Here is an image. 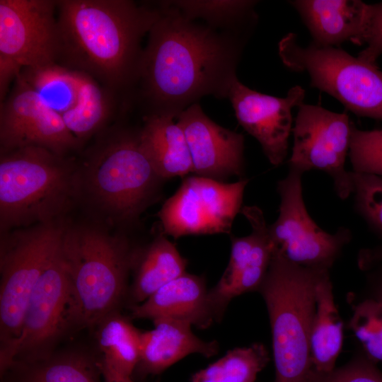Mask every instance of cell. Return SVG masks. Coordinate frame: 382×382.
Here are the masks:
<instances>
[{"instance_id":"4316f807","label":"cell","mask_w":382,"mask_h":382,"mask_svg":"<svg viewBox=\"0 0 382 382\" xmlns=\"http://www.w3.org/2000/svg\"><path fill=\"white\" fill-rule=\"evenodd\" d=\"M187 18L202 19L218 30L249 38L258 16L257 1L252 0H183L169 1Z\"/></svg>"},{"instance_id":"e0dca14e","label":"cell","mask_w":382,"mask_h":382,"mask_svg":"<svg viewBox=\"0 0 382 382\" xmlns=\"http://www.w3.org/2000/svg\"><path fill=\"white\" fill-rule=\"evenodd\" d=\"M189 147L192 173L222 181L245 175L244 136L212 121L198 103L176 118Z\"/></svg>"},{"instance_id":"7402d4cb","label":"cell","mask_w":382,"mask_h":382,"mask_svg":"<svg viewBox=\"0 0 382 382\" xmlns=\"http://www.w3.org/2000/svg\"><path fill=\"white\" fill-rule=\"evenodd\" d=\"M187 262L165 234L144 248H137L129 287L131 306L139 304L160 288L186 273Z\"/></svg>"},{"instance_id":"7c38bea8","label":"cell","mask_w":382,"mask_h":382,"mask_svg":"<svg viewBox=\"0 0 382 382\" xmlns=\"http://www.w3.org/2000/svg\"><path fill=\"white\" fill-rule=\"evenodd\" d=\"M352 125L345 112L337 113L318 105L302 103L292 129L289 169L303 174L311 170L325 172L332 180L337 197L347 199L353 190L350 172L345 169Z\"/></svg>"},{"instance_id":"44dd1931","label":"cell","mask_w":382,"mask_h":382,"mask_svg":"<svg viewBox=\"0 0 382 382\" xmlns=\"http://www.w3.org/2000/svg\"><path fill=\"white\" fill-rule=\"evenodd\" d=\"M175 117L147 115L139 129L141 146L155 171L164 180L192 173L185 134Z\"/></svg>"},{"instance_id":"277c9868","label":"cell","mask_w":382,"mask_h":382,"mask_svg":"<svg viewBox=\"0 0 382 382\" xmlns=\"http://www.w3.org/2000/svg\"><path fill=\"white\" fill-rule=\"evenodd\" d=\"M93 221L67 220L60 253L70 281L74 326L96 327L118 312L129 291L134 254L127 236Z\"/></svg>"},{"instance_id":"ac0fdd59","label":"cell","mask_w":382,"mask_h":382,"mask_svg":"<svg viewBox=\"0 0 382 382\" xmlns=\"http://www.w3.org/2000/svg\"><path fill=\"white\" fill-rule=\"evenodd\" d=\"M288 3L302 19L312 42L318 45L338 47L345 42L367 45L371 40L374 4L360 0H292Z\"/></svg>"},{"instance_id":"9a60e30c","label":"cell","mask_w":382,"mask_h":382,"mask_svg":"<svg viewBox=\"0 0 382 382\" xmlns=\"http://www.w3.org/2000/svg\"><path fill=\"white\" fill-rule=\"evenodd\" d=\"M305 90L291 88L284 98L250 89L236 78L231 83L228 98L236 119L243 129L260 144L271 164L279 166L285 161L289 139L292 132L291 110L303 103Z\"/></svg>"},{"instance_id":"30bf717a","label":"cell","mask_w":382,"mask_h":382,"mask_svg":"<svg viewBox=\"0 0 382 382\" xmlns=\"http://www.w3.org/2000/svg\"><path fill=\"white\" fill-rule=\"evenodd\" d=\"M302 175L289 169L286 176L277 182L279 216L268 226L274 253L302 267L330 271L352 233L345 227L330 233L313 221L303 198Z\"/></svg>"},{"instance_id":"484cf974","label":"cell","mask_w":382,"mask_h":382,"mask_svg":"<svg viewBox=\"0 0 382 382\" xmlns=\"http://www.w3.org/2000/svg\"><path fill=\"white\" fill-rule=\"evenodd\" d=\"M117 97L93 77L81 72L77 103L61 117L71 133L84 143L108 127L115 112Z\"/></svg>"},{"instance_id":"4fadbf2b","label":"cell","mask_w":382,"mask_h":382,"mask_svg":"<svg viewBox=\"0 0 382 382\" xmlns=\"http://www.w3.org/2000/svg\"><path fill=\"white\" fill-rule=\"evenodd\" d=\"M73 326L71 284L59 245L29 297L13 364L50 356Z\"/></svg>"},{"instance_id":"d590c367","label":"cell","mask_w":382,"mask_h":382,"mask_svg":"<svg viewBox=\"0 0 382 382\" xmlns=\"http://www.w3.org/2000/svg\"><path fill=\"white\" fill-rule=\"evenodd\" d=\"M369 271L368 282L371 292L369 296L382 303V265H378Z\"/></svg>"},{"instance_id":"d4e9b609","label":"cell","mask_w":382,"mask_h":382,"mask_svg":"<svg viewBox=\"0 0 382 382\" xmlns=\"http://www.w3.org/2000/svg\"><path fill=\"white\" fill-rule=\"evenodd\" d=\"M343 328L328 272L318 282L316 290V311L310 335L311 361L314 371L326 374L335 369L343 343Z\"/></svg>"},{"instance_id":"d6a6232c","label":"cell","mask_w":382,"mask_h":382,"mask_svg":"<svg viewBox=\"0 0 382 382\" xmlns=\"http://www.w3.org/2000/svg\"><path fill=\"white\" fill-rule=\"evenodd\" d=\"M308 382H382V372L362 353L329 373L312 370Z\"/></svg>"},{"instance_id":"5bb4252c","label":"cell","mask_w":382,"mask_h":382,"mask_svg":"<svg viewBox=\"0 0 382 382\" xmlns=\"http://www.w3.org/2000/svg\"><path fill=\"white\" fill-rule=\"evenodd\" d=\"M83 144L68 129L62 117L49 108L18 76L1 103V151L34 145L67 156Z\"/></svg>"},{"instance_id":"f546056e","label":"cell","mask_w":382,"mask_h":382,"mask_svg":"<svg viewBox=\"0 0 382 382\" xmlns=\"http://www.w3.org/2000/svg\"><path fill=\"white\" fill-rule=\"evenodd\" d=\"M352 316L349 328L361 345L363 354L372 362H382V303L369 296L352 298Z\"/></svg>"},{"instance_id":"3957f363","label":"cell","mask_w":382,"mask_h":382,"mask_svg":"<svg viewBox=\"0 0 382 382\" xmlns=\"http://www.w3.org/2000/svg\"><path fill=\"white\" fill-rule=\"evenodd\" d=\"M139 129L105 127L78 161L79 202L108 228L134 224L163 180L141 146Z\"/></svg>"},{"instance_id":"e575fe53","label":"cell","mask_w":382,"mask_h":382,"mask_svg":"<svg viewBox=\"0 0 382 382\" xmlns=\"http://www.w3.org/2000/svg\"><path fill=\"white\" fill-rule=\"evenodd\" d=\"M382 265V245L363 248L357 256V265L361 270L369 271L371 269Z\"/></svg>"},{"instance_id":"f1b7e54d","label":"cell","mask_w":382,"mask_h":382,"mask_svg":"<svg viewBox=\"0 0 382 382\" xmlns=\"http://www.w3.org/2000/svg\"><path fill=\"white\" fill-rule=\"evenodd\" d=\"M269 361L267 349L260 342L236 347L196 372L190 382H255Z\"/></svg>"},{"instance_id":"8992f818","label":"cell","mask_w":382,"mask_h":382,"mask_svg":"<svg viewBox=\"0 0 382 382\" xmlns=\"http://www.w3.org/2000/svg\"><path fill=\"white\" fill-rule=\"evenodd\" d=\"M328 272L298 265L274 253L257 291L265 303L271 328L272 382L309 381L313 370L310 335L316 290Z\"/></svg>"},{"instance_id":"8fae6325","label":"cell","mask_w":382,"mask_h":382,"mask_svg":"<svg viewBox=\"0 0 382 382\" xmlns=\"http://www.w3.org/2000/svg\"><path fill=\"white\" fill-rule=\"evenodd\" d=\"M246 178L226 183L199 175L185 178L158 213L163 233L178 238L188 235L231 233L243 207Z\"/></svg>"},{"instance_id":"836d02e7","label":"cell","mask_w":382,"mask_h":382,"mask_svg":"<svg viewBox=\"0 0 382 382\" xmlns=\"http://www.w3.org/2000/svg\"><path fill=\"white\" fill-rule=\"evenodd\" d=\"M374 14L371 40L357 57L366 62L376 64L382 54V2L374 4Z\"/></svg>"},{"instance_id":"5b68a950","label":"cell","mask_w":382,"mask_h":382,"mask_svg":"<svg viewBox=\"0 0 382 382\" xmlns=\"http://www.w3.org/2000/svg\"><path fill=\"white\" fill-rule=\"evenodd\" d=\"M0 152L1 234L66 219L79 202L78 161L34 145Z\"/></svg>"},{"instance_id":"52a82bcc","label":"cell","mask_w":382,"mask_h":382,"mask_svg":"<svg viewBox=\"0 0 382 382\" xmlns=\"http://www.w3.org/2000/svg\"><path fill=\"white\" fill-rule=\"evenodd\" d=\"M67 219L1 234L0 372L12 365L30 294L58 250Z\"/></svg>"},{"instance_id":"83f0119b","label":"cell","mask_w":382,"mask_h":382,"mask_svg":"<svg viewBox=\"0 0 382 382\" xmlns=\"http://www.w3.org/2000/svg\"><path fill=\"white\" fill-rule=\"evenodd\" d=\"M40 100L60 116L77 103L81 72L52 64L24 68L18 75Z\"/></svg>"},{"instance_id":"cb8c5ba5","label":"cell","mask_w":382,"mask_h":382,"mask_svg":"<svg viewBox=\"0 0 382 382\" xmlns=\"http://www.w3.org/2000/svg\"><path fill=\"white\" fill-rule=\"evenodd\" d=\"M1 378L3 382H104L99 358L81 350L14 363Z\"/></svg>"},{"instance_id":"603a6c76","label":"cell","mask_w":382,"mask_h":382,"mask_svg":"<svg viewBox=\"0 0 382 382\" xmlns=\"http://www.w3.org/2000/svg\"><path fill=\"white\" fill-rule=\"evenodd\" d=\"M96 327L104 382L132 378L140 359L141 332L119 311Z\"/></svg>"},{"instance_id":"8d00e7d4","label":"cell","mask_w":382,"mask_h":382,"mask_svg":"<svg viewBox=\"0 0 382 382\" xmlns=\"http://www.w3.org/2000/svg\"><path fill=\"white\" fill-rule=\"evenodd\" d=\"M117 382H134L133 378H127V379H124V380H122V381H119Z\"/></svg>"},{"instance_id":"1f68e13d","label":"cell","mask_w":382,"mask_h":382,"mask_svg":"<svg viewBox=\"0 0 382 382\" xmlns=\"http://www.w3.org/2000/svg\"><path fill=\"white\" fill-rule=\"evenodd\" d=\"M348 156L352 171L382 177V129L361 130L352 122Z\"/></svg>"},{"instance_id":"ba28073f","label":"cell","mask_w":382,"mask_h":382,"mask_svg":"<svg viewBox=\"0 0 382 382\" xmlns=\"http://www.w3.org/2000/svg\"><path fill=\"white\" fill-rule=\"evenodd\" d=\"M283 64L295 72H306L311 87L334 97L359 117L382 120V70L337 47L307 46L297 42L295 33L278 44Z\"/></svg>"},{"instance_id":"6da1fadb","label":"cell","mask_w":382,"mask_h":382,"mask_svg":"<svg viewBox=\"0 0 382 382\" xmlns=\"http://www.w3.org/2000/svg\"><path fill=\"white\" fill-rule=\"evenodd\" d=\"M159 6L131 103L139 102L144 116L176 119L204 96L228 98L248 39L190 20L169 1Z\"/></svg>"},{"instance_id":"2e32d148","label":"cell","mask_w":382,"mask_h":382,"mask_svg":"<svg viewBox=\"0 0 382 382\" xmlns=\"http://www.w3.org/2000/svg\"><path fill=\"white\" fill-rule=\"evenodd\" d=\"M241 212L250 223L252 231L243 237L231 236L227 267L217 284L209 289L217 322L221 320L233 299L258 291L274 254L269 225L262 211L256 206H244Z\"/></svg>"},{"instance_id":"9c48e42d","label":"cell","mask_w":382,"mask_h":382,"mask_svg":"<svg viewBox=\"0 0 382 382\" xmlns=\"http://www.w3.org/2000/svg\"><path fill=\"white\" fill-rule=\"evenodd\" d=\"M57 0H0V100L27 67L58 64Z\"/></svg>"},{"instance_id":"4dcf8cb0","label":"cell","mask_w":382,"mask_h":382,"mask_svg":"<svg viewBox=\"0 0 382 382\" xmlns=\"http://www.w3.org/2000/svg\"><path fill=\"white\" fill-rule=\"evenodd\" d=\"M354 208L369 228L382 238V177L350 171Z\"/></svg>"},{"instance_id":"ffe728a7","label":"cell","mask_w":382,"mask_h":382,"mask_svg":"<svg viewBox=\"0 0 382 382\" xmlns=\"http://www.w3.org/2000/svg\"><path fill=\"white\" fill-rule=\"evenodd\" d=\"M154 329L141 332L140 359L133 379L161 374L189 354L211 357L219 352L216 341L198 337L190 323L161 319L154 321Z\"/></svg>"},{"instance_id":"d6986e66","label":"cell","mask_w":382,"mask_h":382,"mask_svg":"<svg viewBox=\"0 0 382 382\" xmlns=\"http://www.w3.org/2000/svg\"><path fill=\"white\" fill-rule=\"evenodd\" d=\"M132 318L171 319L199 329L217 322L203 277L185 273L166 284L144 302L132 306Z\"/></svg>"},{"instance_id":"7a4b0ae2","label":"cell","mask_w":382,"mask_h":382,"mask_svg":"<svg viewBox=\"0 0 382 382\" xmlns=\"http://www.w3.org/2000/svg\"><path fill=\"white\" fill-rule=\"evenodd\" d=\"M159 13V3L57 0L58 64L89 75L129 101L139 76L142 39Z\"/></svg>"}]
</instances>
